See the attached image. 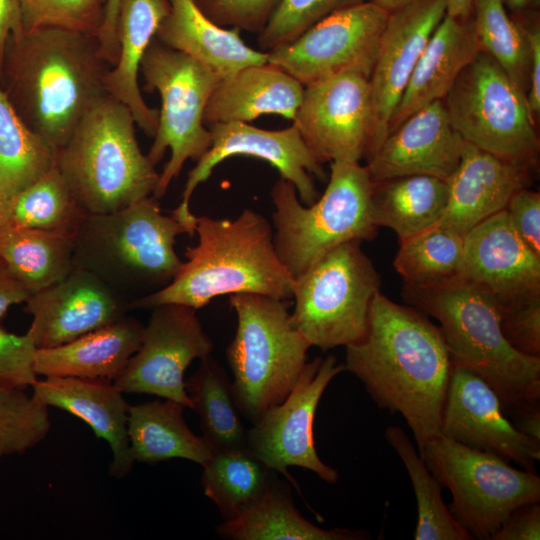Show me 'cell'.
Listing matches in <instances>:
<instances>
[{"label": "cell", "instance_id": "cell-33", "mask_svg": "<svg viewBox=\"0 0 540 540\" xmlns=\"http://www.w3.org/2000/svg\"><path fill=\"white\" fill-rule=\"evenodd\" d=\"M448 183L427 175H410L374 183L372 215L376 226L392 229L400 240L414 236L440 219Z\"/></svg>", "mask_w": 540, "mask_h": 540}, {"label": "cell", "instance_id": "cell-31", "mask_svg": "<svg viewBox=\"0 0 540 540\" xmlns=\"http://www.w3.org/2000/svg\"><path fill=\"white\" fill-rule=\"evenodd\" d=\"M218 535L230 540H365V530L323 529L307 520L293 503L290 490L271 480L263 495L235 519L217 526Z\"/></svg>", "mask_w": 540, "mask_h": 540}, {"label": "cell", "instance_id": "cell-30", "mask_svg": "<svg viewBox=\"0 0 540 540\" xmlns=\"http://www.w3.org/2000/svg\"><path fill=\"white\" fill-rule=\"evenodd\" d=\"M186 407L162 398L129 406L127 432L134 462L156 464L181 458L203 466L212 450L184 419Z\"/></svg>", "mask_w": 540, "mask_h": 540}, {"label": "cell", "instance_id": "cell-11", "mask_svg": "<svg viewBox=\"0 0 540 540\" xmlns=\"http://www.w3.org/2000/svg\"><path fill=\"white\" fill-rule=\"evenodd\" d=\"M443 101L463 141L518 166L536 165L539 140L526 95L488 54L478 52Z\"/></svg>", "mask_w": 540, "mask_h": 540}, {"label": "cell", "instance_id": "cell-50", "mask_svg": "<svg viewBox=\"0 0 540 540\" xmlns=\"http://www.w3.org/2000/svg\"><path fill=\"white\" fill-rule=\"evenodd\" d=\"M118 8L119 0H106L103 23L97 35L100 54L111 67L116 64L119 56L117 38Z\"/></svg>", "mask_w": 540, "mask_h": 540}, {"label": "cell", "instance_id": "cell-23", "mask_svg": "<svg viewBox=\"0 0 540 540\" xmlns=\"http://www.w3.org/2000/svg\"><path fill=\"white\" fill-rule=\"evenodd\" d=\"M447 183L446 207L436 224L465 236L528 187L530 169L464 141L459 164Z\"/></svg>", "mask_w": 540, "mask_h": 540}, {"label": "cell", "instance_id": "cell-39", "mask_svg": "<svg viewBox=\"0 0 540 540\" xmlns=\"http://www.w3.org/2000/svg\"><path fill=\"white\" fill-rule=\"evenodd\" d=\"M86 214L54 164L15 197L4 223L75 233Z\"/></svg>", "mask_w": 540, "mask_h": 540}, {"label": "cell", "instance_id": "cell-58", "mask_svg": "<svg viewBox=\"0 0 540 540\" xmlns=\"http://www.w3.org/2000/svg\"><path fill=\"white\" fill-rule=\"evenodd\" d=\"M2 224V219H1V216H0V225Z\"/></svg>", "mask_w": 540, "mask_h": 540}, {"label": "cell", "instance_id": "cell-2", "mask_svg": "<svg viewBox=\"0 0 540 540\" xmlns=\"http://www.w3.org/2000/svg\"><path fill=\"white\" fill-rule=\"evenodd\" d=\"M97 37L44 26L6 41L0 87L22 121L55 152L107 93L111 69Z\"/></svg>", "mask_w": 540, "mask_h": 540}, {"label": "cell", "instance_id": "cell-40", "mask_svg": "<svg viewBox=\"0 0 540 540\" xmlns=\"http://www.w3.org/2000/svg\"><path fill=\"white\" fill-rule=\"evenodd\" d=\"M471 20L481 51L492 57L526 95L529 86V45L518 21L503 0H474Z\"/></svg>", "mask_w": 540, "mask_h": 540}, {"label": "cell", "instance_id": "cell-28", "mask_svg": "<svg viewBox=\"0 0 540 540\" xmlns=\"http://www.w3.org/2000/svg\"><path fill=\"white\" fill-rule=\"evenodd\" d=\"M143 329V323L126 315L68 343L37 348L35 372L114 382L138 350Z\"/></svg>", "mask_w": 540, "mask_h": 540}, {"label": "cell", "instance_id": "cell-41", "mask_svg": "<svg viewBox=\"0 0 540 540\" xmlns=\"http://www.w3.org/2000/svg\"><path fill=\"white\" fill-rule=\"evenodd\" d=\"M50 428L46 405L24 389L0 384V459L33 448Z\"/></svg>", "mask_w": 540, "mask_h": 540}, {"label": "cell", "instance_id": "cell-35", "mask_svg": "<svg viewBox=\"0 0 540 540\" xmlns=\"http://www.w3.org/2000/svg\"><path fill=\"white\" fill-rule=\"evenodd\" d=\"M200 421L202 437L212 452L244 448L246 431L226 371L211 355L185 380Z\"/></svg>", "mask_w": 540, "mask_h": 540}, {"label": "cell", "instance_id": "cell-29", "mask_svg": "<svg viewBox=\"0 0 540 540\" xmlns=\"http://www.w3.org/2000/svg\"><path fill=\"white\" fill-rule=\"evenodd\" d=\"M303 91L299 81L273 65L247 66L220 80L207 102L204 123H247L263 114L293 120Z\"/></svg>", "mask_w": 540, "mask_h": 540}, {"label": "cell", "instance_id": "cell-25", "mask_svg": "<svg viewBox=\"0 0 540 540\" xmlns=\"http://www.w3.org/2000/svg\"><path fill=\"white\" fill-rule=\"evenodd\" d=\"M480 51L471 16L447 14L429 38L390 119L389 132L424 106L444 100L462 70Z\"/></svg>", "mask_w": 540, "mask_h": 540}, {"label": "cell", "instance_id": "cell-13", "mask_svg": "<svg viewBox=\"0 0 540 540\" xmlns=\"http://www.w3.org/2000/svg\"><path fill=\"white\" fill-rule=\"evenodd\" d=\"M345 371L329 354L308 361L285 399L266 411L247 428L245 448L271 471L279 472L300 489L288 468L297 466L334 484L338 471L319 457L314 442V418L320 399L330 382Z\"/></svg>", "mask_w": 540, "mask_h": 540}, {"label": "cell", "instance_id": "cell-9", "mask_svg": "<svg viewBox=\"0 0 540 540\" xmlns=\"http://www.w3.org/2000/svg\"><path fill=\"white\" fill-rule=\"evenodd\" d=\"M140 73L145 91H157L161 98L158 126L147 156L156 166L166 150L171 151L152 194L159 200L185 162H197L210 148L212 137L205 127L204 112L222 78L198 60L155 38L142 58Z\"/></svg>", "mask_w": 540, "mask_h": 540}, {"label": "cell", "instance_id": "cell-37", "mask_svg": "<svg viewBox=\"0 0 540 540\" xmlns=\"http://www.w3.org/2000/svg\"><path fill=\"white\" fill-rule=\"evenodd\" d=\"M384 436L401 459L413 486L417 503L415 540H472L456 522L442 498V486L405 431L386 427Z\"/></svg>", "mask_w": 540, "mask_h": 540}, {"label": "cell", "instance_id": "cell-47", "mask_svg": "<svg viewBox=\"0 0 540 540\" xmlns=\"http://www.w3.org/2000/svg\"><path fill=\"white\" fill-rule=\"evenodd\" d=\"M505 209L520 238L540 257V193L523 188L511 197Z\"/></svg>", "mask_w": 540, "mask_h": 540}, {"label": "cell", "instance_id": "cell-4", "mask_svg": "<svg viewBox=\"0 0 540 540\" xmlns=\"http://www.w3.org/2000/svg\"><path fill=\"white\" fill-rule=\"evenodd\" d=\"M409 306L440 323L453 365L481 377L505 414L540 403V357L515 350L504 338L496 299L461 278L424 287L404 285Z\"/></svg>", "mask_w": 540, "mask_h": 540}, {"label": "cell", "instance_id": "cell-44", "mask_svg": "<svg viewBox=\"0 0 540 540\" xmlns=\"http://www.w3.org/2000/svg\"><path fill=\"white\" fill-rule=\"evenodd\" d=\"M496 302L507 342L520 353L540 357V291Z\"/></svg>", "mask_w": 540, "mask_h": 540}, {"label": "cell", "instance_id": "cell-22", "mask_svg": "<svg viewBox=\"0 0 540 540\" xmlns=\"http://www.w3.org/2000/svg\"><path fill=\"white\" fill-rule=\"evenodd\" d=\"M459 277L496 300L540 291V257L520 238L506 209L464 236Z\"/></svg>", "mask_w": 540, "mask_h": 540}, {"label": "cell", "instance_id": "cell-53", "mask_svg": "<svg viewBox=\"0 0 540 540\" xmlns=\"http://www.w3.org/2000/svg\"><path fill=\"white\" fill-rule=\"evenodd\" d=\"M507 417L520 432L540 442V404L514 411Z\"/></svg>", "mask_w": 540, "mask_h": 540}, {"label": "cell", "instance_id": "cell-49", "mask_svg": "<svg viewBox=\"0 0 540 540\" xmlns=\"http://www.w3.org/2000/svg\"><path fill=\"white\" fill-rule=\"evenodd\" d=\"M515 19L523 29L529 45L530 75L526 99L529 111L536 121L540 113V25L535 16H518Z\"/></svg>", "mask_w": 540, "mask_h": 540}, {"label": "cell", "instance_id": "cell-15", "mask_svg": "<svg viewBox=\"0 0 540 540\" xmlns=\"http://www.w3.org/2000/svg\"><path fill=\"white\" fill-rule=\"evenodd\" d=\"M208 129L212 137L211 146L189 171L181 202L171 213L186 234H195L196 216L190 210L193 192L208 180L220 162L233 156L266 161L279 172L280 178L294 185L304 205H311L317 200L313 176L325 180L326 174L322 163L294 125L281 130H266L246 122H227L212 124Z\"/></svg>", "mask_w": 540, "mask_h": 540}, {"label": "cell", "instance_id": "cell-46", "mask_svg": "<svg viewBox=\"0 0 540 540\" xmlns=\"http://www.w3.org/2000/svg\"><path fill=\"white\" fill-rule=\"evenodd\" d=\"M37 347L26 332L18 335L0 325V384L26 389L37 380L34 369Z\"/></svg>", "mask_w": 540, "mask_h": 540}, {"label": "cell", "instance_id": "cell-7", "mask_svg": "<svg viewBox=\"0 0 540 540\" xmlns=\"http://www.w3.org/2000/svg\"><path fill=\"white\" fill-rule=\"evenodd\" d=\"M374 183L366 166L334 161L324 193L304 205L296 188L279 178L270 191L276 253L294 279L328 252L377 235L372 215Z\"/></svg>", "mask_w": 540, "mask_h": 540}, {"label": "cell", "instance_id": "cell-56", "mask_svg": "<svg viewBox=\"0 0 540 540\" xmlns=\"http://www.w3.org/2000/svg\"><path fill=\"white\" fill-rule=\"evenodd\" d=\"M382 9L391 12L412 0H370Z\"/></svg>", "mask_w": 540, "mask_h": 540}, {"label": "cell", "instance_id": "cell-24", "mask_svg": "<svg viewBox=\"0 0 540 540\" xmlns=\"http://www.w3.org/2000/svg\"><path fill=\"white\" fill-rule=\"evenodd\" d=\"M32 396L40 403L69 412L83 420L112 451L109 469L122 478L132 469L127 432L129 404L111 381L68 376H46L36 380Z\"/></svg>", "mask_w": 540, "mask_h": 540}, {"label": "cell", "instance_id": "cell-19", "mask_svg": "<svg viewBox=\"0 0 540 540\" xmlns=\"http://www.w3.org/2000/svg\"><path fill=\"white\" fill-rule=\"evenodd\" d=\"M445 14V0H412L389 12L369 77L373 126L365 157L387 137L390 119L411 74Z\"/></svg>", "mask_w": 540, "mask_h": 540}, {"label": "cell", "instance_id": "cell-51", "mask_svg": "<svg viewBox=\"0 0 540 540\" xmlns=\"http://www.w3.org/2000/svg\"><path fill=\"white\" fill-rule=\"evenodd\" d=\"M30 294L0 258V318L13 305L25 303Z\"/></svg>", "mask_w": 540, "mask_h": 540}, {"label": "cell", "instance_id": "cell-10", "mask_svg": "<svg viewBox=\"0 0 540 540\" xmlns=\"http://www.w3.org/2000/svg\"><path fill=\"white\" fill-rule=\"evenodd\" d=\"M360 244L336 247L295 279L291 321L311 347H345L365 333L381 280Z\"/></svg>", "mask_w": 540, "mask_h": 540}, {"label": "cell", "instance_id": "cell-57", "mask_svg": "<svg viewBox=\"0 0 540 540\" xmlns=\"http://www.w3.org/2000/svg\"><path fill=\"white\" fill-rule=\"evenodd\" d=\"M100 2L104 5L106 0H100Z\"/></svg>", "mask_w": 540, "mask_h": 540}, {"label": "cell", "instance_id": "cell-1", "mask_svg": "<svg viewBox=\"0 0 540 540\" xmlns=\"http://www.w3.org/2000/svg\"><path fill=\"white\" fill-rule=\"evenodd\" d=\"M343 365L379 408L404 418L421 455L440 434L453 365L439 326L379 292L365 333L345 346Z\"/></svg>", "mask_w": 540, "mask_h": 540}, {"label": "cell", "instance_id": "cell-5", "mask_svg": "<svg viewBox=\"0 0 540 540\" xmlns=\"http://www.w3.org/2000/svg\"><path fill=\"white\" fill-rule=\"evenodd\" d=\"M185 233L152 195L118 211L86 214L74 234V267L131 302L175 278L182 265L176 238Z\"/></svg>", "mask_w": 540, "mask_h": 540}, {"label": "cell", "instance_id": "cell-36", "mask_svg": "<svg viewBox=\"0 0 540 540\" xmlns=\"http://www.w3.org/2000/svg\"><path fill=\"white\" fill-rule=\"evenodd\" d=\"M202 467L204 494L217 506L224 521L245 512L272 480V471L245 447L215 451Z\"/></svg>", "mask_w": 540, "mask_h": 540}, {"label": "cell", "instance_id": "cell-43", "mask_svg": "<svg viewBox=\"0 0 540 540\" xmlns=\"http://www.w3.org/2000/svg\"><path fill=\"white\" fill-rule=\"evenodd\" d=\"M23 31L57 26L97 37L104 19L100 0H18Z\"/></svg>", "mask_w": 540, "mask_h": 540}, {"label": "cell", "instance_id": "cell-16", "mask_svg": "<svg viewBox=\"0 0 540 540\" xmlns=\"http://www.w3.org/2000/svg\"><path fill=\"white\" fill-rule=\"evenodd\" d=\"M151 310L138 350L113 384L122 393L155 395L192 409L185 371L193 360L211 355L214 344L197 310L179 304Z\"/></svg>", "mask_w": 540, "mask_h": 540}, {"label": "cell", "instance_id": "cell-26", "mask_svg": "<svg viewBox=\"0 0 540 540\" xmlns=\"http://www.w3.org/2000/svg\"><path fill=\"white\" fill-rule=\"evenodd\" d=\"M169 11V0H119V56L105 76L107 93L130 109L136 124L149 137L156 133L159 111L144 101L138 81L140 64Z\"/></svg>", "mask_w": 540, "mask_h": 540}, {"label": "cell", "instance_id": "cell-20", "mask_svg": "<svg viewBox=\"0 0 540 540\" xmlns=\"http://www.w3.org/2000/svg\"><path fill=\"white\" fill-rule=\"evenodd\" d=\"M25 312L37 348L73 341L125 317L129 302L94 274L74 268L65 278L29 296Z\"/></svg>", "mask_w": 540, "mask_h": 540}, {"label": "cell", "instance_id": "cell-55", "mask_svg": "<svg viewBox=\"0 0 540 540\" xmlns=\"http://www.w3.org/2000/svg\"><path fill=\"white\" fill-rule=\"evenodd\" d=\"M505 6L515 14L530 11L534 7L538 0H503Z\"/></svg>", "mask_w": 540, "mask_h": 540}, {"label": "cell", "instance_id": "cell-12", "mask_svg": "<svg viewBox=\"0 0 540 540\" xmlns=\"http://www.w3.org/2000/svg\"><path fill=\"white\" fill-rule=\"evenodd\" d=\"M421 457L452 495L450 513L472 539L488 540L517 507L540 501V477L441 434Z\"/></svg>", "mask_w": 540, "mask_h": 540}, {"label": "cell", "instance_id": "cell-17", "mask_svg": "<svg viewBox=\"0 0 540 540\" xmlns=\"http://www.w3.org/2000/svg\"><path fill=\"white\" fill-rule=\"evenodd\" d=\"M292 121L321 163H360L373 126L369 77L346 71L304 86Z\"/></svg>", "mask_w": 540, "mask_h": 540}, {"label": "cell", "instance_id": "cell-3", "mask_svg": "<svg viewBox=\"0 0 540 540\" xmlns=\"http://www.w3.org/2000/svg\"><path fill=\"white\" fill-rule=\"evenodd\" d=\"M197 244L164 288L137 298L129 311L179 304L198 310L212 299L254 293L292 299L295 279L280 261L273 229L259 212L245 208L234 219L196 216Z\"/></svg>", "mask_w": 540, "mask_h": 540}, {"label": "cell", "instance_id": "cell-27", "mask_svg": "<svg viewBox=\"0 0 540 540\" xmlns=\"http://www.w3.org/2000/svg\"><path fill=\"white\" fill-rule=\"evenodd\" d=\"M169 2L170 11L155 35L163 45L191 56L221 78L247 66L267 63V52L249 47L240 36L241 30L214 23L194 0Z\"/></svg>", "mask_w": 540, "mask_h": 540}, {"label": "cell", "instance_id": "cell-14", "mask_svg": "<svg viewBox=\"0 0 540 540\" xmlns=\"http://www.w3.org/2000/svg\"><path fill=\"white\" fill-rule=\"evenodd\" d=\"M388 16L372 1L337 11L267 52V63L303 86L346 71L370 77Z\"/></svg>", "mask_w": 540, "mask_h": 540}, {"label": "cell", "instance_id": "cell-52", "mask_svg": "<svg viewBox=\"0 0 540 540\" xmlns=\"http://www.w3.org/2000/svg\"><path fill=\"white\" fill-rule=\"evenodd\" d=\"M23 32L18 0H0V65L8 37L20 35Z\"/></svg>", "mask_w": 540, "mask_h": 540}, {"label": "cell", "instance_id": "cell-18", "mask_svg": "<svg viewBox=\"0 0 540 540\" xmlns=\"http://www.w3.org/2000/svg\"><path fill=\"white\" fill-rule=\"evenodd\" d=\"M440 434L537 472L540 442L513 425L494 390L467 368L452 365Z\"/></svg>", "mask_w": 540, "mask_h": 540}, {"label": "cell", "instance_id": "cell-45", "mask_svg": "<svg viewBox=\"0 0 540 540\" xmlns=\"http://www.w3.org/2000/svg\"><path fill=\"white\" fill-rule=\"evenodd\" d=\"M214 23L259 34L281 0H194Z\"/></svg>", "mask_w": 540, "mask_h": 540}, {"label": "cell", "instance_id": "cell-8", "mask_svg": "<svg viewBox=\"0 0 540 540\" xmlns=\"http://www.w3.org/2000/svg\"><path fill=\"white\" fill-rule=\"evenodd\" d=\"M235 335L226 349L233 395L251 424L290 393L311 347L293 326L287 300L254 293L229 295Z\"/></svg>", "mask_w": 540, "mask_h": 540}, {"label": "cell", "instance_id": "cell-32", "mask_svg": "<svg viewBox=\"0 0 540 540\" xmlns=\"http://www.w3.org/2000/svg\"><path fill=\"white\" fill-rule=\"evenodd\" d=\"M74 234L0 225V258L30 295L65 278L75 267Z\"/></svg>", "mask_w": 540, "mask_h": 540}, {"label": "cell", "instance_id": "cell-54", "mask_svg": "<svg viewBox=\"0 0 540 540\" xmlns=\"http://www.w3.org/2000/svg\"><path fill=\"white\" fill-rule=\"evenodd\" d=\"M446 14L457 19L470 18L474 0H445Z\"/></svg>", "mask_w": 540, "mask_h": 540}, {"label": "cell", "instance_id": "cell-6", "mask_svg": "<svg viewBox=\"0 0 540 540\" xmlns=\"http://www.w3.org/2000/svg\"><path fill=\"white\" fill-rule=\"evenodd\" d=\"M130 109L106 94L55 152V164L87 214L123 209L151 196L159 173L138 144Z\"/></svg>", "mask_w": 540, "mask_h": 540}, {"label": "cell", "instance_id": "cell-21", "mask_svg": "<svg viewBox=\"0 0 540 540\" xmlns=\"http://www.w3.org/2000/svg\"><path fill=\"white\" fill-rule=\"evenodd\" d=\"M463 139L449 119L443 100L410 115L367 158L373 183L427 175L448 181L456 170Z\"/></svg>", "mask_w": 540, "mask_h": 540}, {"label": "cell", "instance_id": "cell-38", "mask_svg": "<svg viewBox=\"0 0 540 540\" xmlns=\"http://www.w3.org/2000/svg\"><path fill=\"white\" fill-rule=\"evenodd\" d=\"M464 236L434 226L400 240L394 268L405 285L424 287L459 277Z\"/></svg>", "mask_w": 540, "mask_h": 540}, {"label": "cell", "instance_id": "cell-42", "mask_svg": "<svg viewBox=\"0 0 540 540\" xmlns=\"http://www.w3.org/2000/svg\"><path fill=\"white\" fill-rule=\"evenodd\" d=\"M370 0H281L258 34L261 51L288 44L324 17Z\"/></svg>", "mask_w": 540, "mask_h": 540}, {"label": "cell", "instance_id": "cell-48", "mask_svg": "<svg viewBox=\"0 0 540 540\" xmlns=\"http://www.w3.org/2000/svg\"><path fill=\"white\" fill-rule=\"evenodd\" d=\"M540 501L515 508L488 540H539Z\"/></svg>", "mask_w": 540, "mask_h": 540}, {"label": "cell", "instance_id": "cell-34", "mask_svg": "<svg viewBox=\"0 0 540 540\" xmlns=\"http://www.w3.org/2000/svg\"><path fill=\"white\" fill-rule=\"evenodd\" d=\"M55 164V151L19 117L0 87V216Z\"/></svg>", "mask_w": 540, "mask_h": 540}]
</instances>
